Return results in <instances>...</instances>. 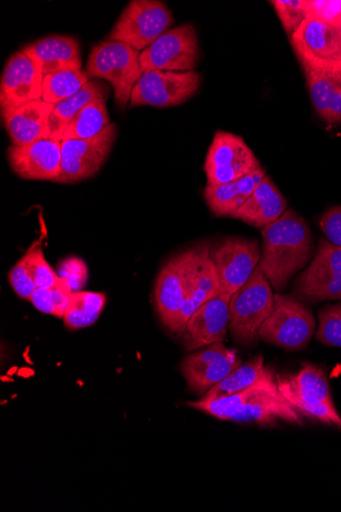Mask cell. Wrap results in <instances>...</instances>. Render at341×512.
<instances>
[{"label":"cell","instance_id":"cell-3","mask_svg":"<svg viewBox=\"0 0 341 512\" xmlns=\"http://www.w3.org/2000/svg\"><path fill=\"white\" fill-rule=\"evenodd\" d=\"M278 389L285 400L304 418L341 429L325 370L305 363L296 374H277Z\"/></svg>","mask_w":341,"mask_h":512},{"label":"cell","instance_id":"cell-15","mask_svg":"<svg viewBox=\"0 0 341 512\" xmlns=\"http://www.w3.org/2000/svg\"><path fill=\"white\" fill-rule=\"evenodd\" d=\"M241 363L237 351L222 342L187 355L181 363V372L190 391L205 395Z\"/></svg>","mask_w":341,"mask_h":512},{"label":"cell","instance_id":"cell-31","mask_svg":"<svg viewBox=\"0 0 341 512\" xmlns=\"http://www.w3.org/2000/svg\"><path fill=\"white\" fill-rule=\"evenodd\" d=\"M315 336L321 344L341 349V302L320 310Z\"/></svg>","mask_w":341,"mask_h":512},{"label":"cell","instance_id":"cell-12","mask_svg":"<svg viewBox=\"0 0 341 512\" xmlns=\"http://www.w3.org/2000/svg\"><path fill=\"white\" fill-rule=\"evenodd\" d=\"M290 41L304 71L315 70L332 76L341 54L338 26L307 17L290 36Z\"/></svg>","mask_w":341,"mask_h":512},{"label":"cell","instance_id":"cell-21","mask_svg":"<svg viewBox=\"0 0 341 512\" xmlns=\"http://www.w3.org/2000/svg\"><path fill=\"white\" fill-rule=\"evenodd\" d=\"M267 175L263 168L229 183L207 184L204 198L217 217H231L245 204Z\"/></svg>","mask_w":341,"mask_h":512},{"label":"cell","instance_id":"cell-29","mask_svg":"<svg viewBox=\"0 0 341 512\" xmlns=\"http://www.w3.org/2000/svg\"><path fill=\"white\" fill-rule=\"evenodd\" d=\"M110 124L107 101H94L87 105L69 125L63 141L94 137L102 133Z\"/></svg>","mask_w":341,"mask_h":512},{"label":"cell","instance_id":"cell-35","mask_svg":"<svg viewBox=\"0 0 341 512\" xmlns=\"http://www.w3.org/2000/svg\"><path fill=\"white\" fill-rule=\"evenodd\" d=\"M9 282L15 293L23 300L30 301L37 290L33 278L28 270V259L25 254L10 270Z\"/></svg>","mask_w":341,"mask_h":512},{"label":"cell","instance_id":"cell-24","mask_svg":"<svg viewBox=\"0 0 341 512\" xmlns=\"http://www.w3.org/2000/svg\"><path fill=\"white\" fill-rule=\"evenodd\" d=\"M109 97L110 87L106 83L90 80L75 96L55 105L47 122L45 138L62 142L69 125L87 105L99 100L108 101Z\"/></svg>","mask_w":341,"mask_h":512},{"label":"cell","instance_id":"cell-23","mask_svg":"<svg viewBox=\"0 0 341 512\" xmlns=\"http://www.w3.org/2000/svg\"><path fill=\"white\" fill-rule=\"evenodd\" d=\"M55 105L43 100L26 104L3 117L14 146H24L45 138L48 119Z\"/></svg>","mask_w":341,"mask_h":512},{"label":"cell","instance_id":"cell-16","mask_svg":"<svg viewBox=\"0 0 341 512\" xmlns=\"http://www.w3.org/2000/svg\"><path fill=\"white\" fill-rule=\"evenodd\" d=\"M262 249L255 240L228 239L214 252L221 294L231 297L245 286L259 266Z\"/></svg>","mask_w":341,"mask_h":512},{"label":"cell","instance_id":"cell-30","mask_svg":"<svg viewBox=\"0 0 341 512\" xmlns=\"http://www.w3.org/2000/svg\"><path fill=\"white\" fill-rule=\"evenodd\" d=\"M305 75L313 106L317 114L326 121L329 105L338 81L325 72L315 70H306Z\"/></svg>","mask_w":341,"mask_h":512},{"label":"cell","instance_id":"cell-36","mask_svg":"<svg viewBox=\"0 0 341 512\" xmlns=\"http://www.w3.org/2000/svg\"><path fill=\"white\" fill-rule=\"evenodd\" d=\"M308 17L339 26L341 23V0H305Z\"/></svg>","mask_w":341,"mask_h":512},{"label":"cell","instance_id":"cell-26","mask_svg":"<svg viewBox=\"0 0 341 512\" xmlns=\"http://www.w3.org/2000/svg\"><path fill=\"white\" fill-rule=\"evenodd\" d=\"M272 371L274 369L265 364L264 357L258 356L241 363L225 380L208 391L202 399L220 398L250 389L269 376Z\"/></svg>","mask_w":341,"mask_h":512},{"label":"cell","instance_id":"cell-39","mask_svg":"<svg viewBox=\"0 0 341 512\" xmlns=\"http://www.w3.org/2000/svg\"><path fill=\"white\" fill-rule=\"evenodd\" d=\"M30 302L40 312L56 316V307L51 289H37Z\"/></svg>","mask_w":341,"mask_h":512},{"label":"cell","instance_id":"cell-8","mask_svg":"<svg viewBox=\"0 0 341 512\" xmlns=\"http://www.w3.org/2000/svg\"><path fill=\"white\" fill-rule=\"evenodd\" d=\"M174 23L171 10L159 0H132L107 38L128 44L139 53L148 49Z\"/></svg>","mask_w":341,"mask_h":512},{"label":"cell","instance_id":"cell-33","mask_svg":"<svg viewBox=\"0 0 341 512\" xmlns=\"http://www.w3.org/2000/svg\"><path fill=\"white\" fill-rule=\"evenodd\" d=\"M270 4L289 36L294 34L308 17L305 0H273Z\"/></svg>","mask_w":341,"mask_h":512},{"label":"cell","instance_id":"cell-22","mask_svg":"<svg viewBox=\"0 0 341 512\" xmlns=\"http://www.w3.org/2000/svg\"><path fill=\"white\" fill-rule=\"evenodd\" d=\"M288 204L273 180L266 175L253 195L232 216L256 228H264L279 219Z\"/></svg>","mask_w":341,"mask_h":512},{"label":"cell","instance_id":"cell-32","mask_svg":"<svg viewBox=\"0 0 341 512\" xmlns=\"http://www.w3.org/2000/svg\"><path fill=\"white\" fill-rule=\"evenodd\" d=\"M26 255L28 270L37 289H52L59 281V275L47 262L41 247L30 248Z\"/></svg>","mask_w":341,"mask_h":512},{"label":"cell","instance_id":"cell-25","mask_svg":"<svg viewBox=\"0 0 341 512\" xmlns=\"http://www.w3.org/2000/svg\"><path fill=\"white\" fill-rule=\"evenodd\" d=\"M221 295L218 273L211 257V250L204 249L191 293L181 311L178 334L181 337L190 316L201 306Z\"/></svg>","mask_w":341,"mask_h":512},{"label":"cell","instance_id":"cell-37","mask_svg":"<svg viewBox=\"0 0 341 512\" xmlns=\"http://www.w3.org/2000/svg\"><path fill=\"white\" fill-rule=\"evenodd\" d=\"M319 225L327 241L341 248V206L327 210L321 216Z\"/></svg>","mask_w":341,"mask_h":512},{"label":"cell","instance_id":"cell-7","mask_svg":"<svg viewBox=\"0 0 341 512\" xmlns=\"http://www.w3.org/2000/svg\"><path fill=\"white\" fill-rule=\"evenodd\" d=\"M316 330L314 314L305 302L295 296L277 293L273 309L259 331V339L298 351L310 344Z\"/></svg>","mask_w":341,"mask_h":512},{"label":"cell","instance_id":"cell-9","mask_svg":"<svg viewBox=\"0 0 341 512\" xmlns=\"http://www.w3.org/2000/svg\"><path fill=\"white\" fill-rule=\"evenodd\" d=\"M201 83L202 76L197 71L145 72L133 88L129 106L176 107L196 95Z\"/></svg>","mask_w":341,"mask_h":512},{"label":"cell","instance_id":"cell-18","mask_svg":"<svg viewBox=\"0 0 341 512\" xmlns=\"http://www.w3.org/2000/svg\"><path fill=\"white\" fill-rule=\"evenodd\" d=\"M230 298L221 294L201 306L188 319L181 336L187 352L224 342L229 331Z\"/></svg>","mask_w":341,"mask_h":512},{"label":"cell","instance_id":"cell-41","mask_svg":"<svg viewBox=\"0 0 341 512\" xmlns=\"http://www.w3.org/2000/svg\"><path fill=\"white\" fill-rule=\"evenodd\" d=\"M338 28H339L340 35H341V23L339 24ZM332 77L334 79H336L337 81L341 82V54H340L339 63L337 65L334 73L332 74Z\"/></svg>","mask_w":341,"mask_h":512},{"label":"cell","instance_id":"cell-28","mask_svg":"<svg viewBox=\"0 0 341 512\" xmlns=\"http://www.w3.org/2000/svg\"><path fill=\"white\" fill-rule=\"evenodd\" d=\"M89 81L87 73L82 69L46 75L43 78L41 100L56 105L75 96Z\"/></svg>","mask_w":341,"mask_h":512},{"label":"cell","instance_id":"cell-13","mask_svg":"<svg viewBox=\"0 0 341 512\" xmlns=\"http://www.w3.org/2000/svg\"><path fill=\"white\" fill-rule=\"evenodd\" d=\"M117 135V125L111 123L94 137L63 141L61 172L54 183H77L94 176L109 158Z\"/></svg>","mask_w":341,"mask_h":512},{"label":"cell","instance_id":"cell-14","mask_svg":"<svg viewBox=\"0 0 341 512\" xmlns=\"http://www.w3.org/2000/svg\"><path fill=\"white\" fill-rule=\"evenodd\" d=\"M260 168V161L245 139L227 131L216 132L204 164L207 184L229 183Z\"/></svg>","mask_w":341,"mask_h":512},{"label":"cell","instance_id":"cell-17","mask_svg":"<svg viewBox=\"0 0 341 512\" xmlns=\"http://www.w3.org/2000/svg\"><path fill=\"white\" fill-rule=\"evenodd\" d=\"M43 75L22 51L8 60L0 80L2 117L42 98Z\"/></svg>","mask_w":341,"mask_h":512},{"label":"cell","instance_id":"cell-11","mask_svg":"<svg viewBox=\"0 0 341 512\" xmlns=\"http://www.w3.org/2000/svg\"><path fill=\"white\" fill-rule=\"evenodd\" d=\"M294 296L305 303L341 300V248L320 240L314 258L296 279Z\"/></svg>","mask_w":341,"mask_h":512},{"label":"cell","instance_id":"cell-4","mask_svg":"<svg viewBox=\"0 0 341 512\" xmlns=\"http://www.w3.org/2000/svg\"><path fill=\"white\" fill-rule=\"evenodd\" d=\"M205 247L183 251L160 270L155 286V307L164 327L178 334L181 311L191 293Z\"/></svg>","mask_w":341,"mask_h":512},{"label":"cell","instance_id":"cell-10","mask_svg":"<svg viewBox=\"0 0 341 512\" xmlns=\"http://www.w3.org/2000/svg\"><path fill=\"white\" fill-rule=\"evenodd\" d=\"M200 61L196 27L183 24L169 29L148 49L140 53L143 73L150 71H194Z\"/></svg>","mask_w":341,"mask_h":512},{"label":"cell","instance_id":"cell-5","mask_svg":"<svg viewBox=\"0 0 341 512\" xmlns=\"http://www.w3.org/2000/svg\"><path fill=\"white\" fill-rule=\"evenodd\" d=\"M85 72L89 79H105L114 89L119 108L130 104L132 91L143 75L140 53L123 42L106 40L93 46Z\"/></svg>","mask_w":341,"mask_h":512},{"label":"cell","instance_id":"cell-2","mask_svg":"<svg viewBox=\"0 0 341 512\" xmlns=\"http://www.w3.org/2000/svg\"><path fill=\"white\" fill-rule=\"evenodd\" d=\"M275 370L245 391L187 405L220 421L272 426L278 422L302 426L305 418L281 395Z\"/></svg>","mask_w":341,"mask_h":512},{"label":"cell","instance_id":"cell-20","mask_svg":"<svg viewBox=\"0 0 341 512\" xmlns=\"http://www.w3.org/2000/svg\"><path fill=\"white\" fill-rule=\"evenodd\" d=\"M44 76L56 72L81 69L78 40L63 35L47 36L33 41L22 49Z\"/></svg>","mask_w":341,"mask_h":512},{"label":"cell","instance_id":"cell-19","mask_svg":"<svg viewBox=\"0 0 341 512\" xmlns=\"http://www.w3.org/2000/svg\"><path fill=\"white\" fill-rule=\"evenodd\" d=\"M8 162L16 175L26 180L55 181L62 166V142L52 138L8 149Z\"/></svg>","mask_w":341,"mask_h":512},{"label":"cell","instance_id":"cell-27","mask_svg":"<svg viewBox=\"0 0 341 512\" xmlns=\"http://www.w3.org/2000/svg\"><path fill=\"white\" fill-rule=\"evenodd\" d=\"M107 303L104 293L80 291L73 293L64 315L66 328L77 331L90 327L102 315Z\"/></svg>","mask_w":341,"mask_h":512},{"label":"cell","instance_id":"cell-1","mask_svg":"<svg viewBox=\"0 0 341 512\" xmlns=\"http://www.w3.org/2000/svg\"><path fill=\"white\" fill-rule=\"evenodd\" d=\"M263 246L260 270L273 290L284 291L290 279L311 262L314 243L306 220L287 209L275 222L261 229Z\"/></svg>","mask_w":341,"mask_h":512},{"label":"cell","instance_id":"cell-38","mask_svg":"<svg viewBox=\"0 0 341 512\" xmlns=\"http://www.w3.org/2000/svg\"><path fill=\"white\" fill-rule=\"evenodd\" d=\"M55 307H56V317L64 318L66 310L69 306L71 297L73 295V291L68 286V284L59 276V281L57 284L51 289Z\"/></svg>","mask_w":341,"mask_h":512},{"label":"cell","instance_id":"cell-6","mask_svg":"<svg viewBox=\"0 0 341 512\" xmlns=\"http://www.w3.org/2000/svg\"><path fill=\"white\" fill-rule=\"evenodd\" d=\"M274 305L273 288L258 267L249 282L230 298L229 332L239 344L250 346L259 340L262 324Z\"/></svg>","mask_w":341,"mask_h":512},{"label":"cell","instance_id":"cell-34","mask_svg":"<svg viewBox=\"0 0 341 512\" xmlns=\"http://www.w3.org/2000/svg\"><path fill=\"white\" fill-rule=\"evenodd\" d=\"M58 275L64 279L73 293L80 292L88 281V267L81 258L69 257L60 263Z\"/></svg>","mask_w":341,"mask_h":512},{"label":"cell","instance_id":"cell-40","mask_svg":"<svg viewBox=\"0 0 341 512\" xmlns=\"http://www.w3.org/2000/svg\"><path fill=\"white\" fill-rule=\"evenodd\" d=\"M326 122L329 124H336L341 122V82L339 81L333 92Z\"/></svg>","mask_w":341,"mask_h":512}]
</instances>
